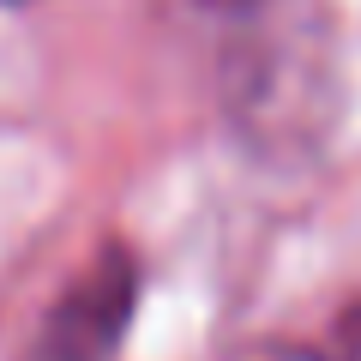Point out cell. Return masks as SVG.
<instances>
[{
    "label": "cell",
    "instance_id": "3957f363",
    "mask_svg": "<svg viewBox=\"0 0 361 361\" xmlns=\"http://www.w3.org/2000/svg\"><path fill=\"white\" fill-rule=\"evenodd\" d=\"M253 361H343V355H319V349H265Z\"/></svg>",
    "mask_w": 361,
    "mask_h": 361
},
{
    "label": "cell",
    "instance_id": "277c9868",
    "mask_svg": "<svg viewBox=\"0 0 361 361\" xmlns=\"http://www.w3.org/2000/svg\"><path fill=\"white\" fill-rule=\"evenodd\" d=\"M343 361H361V331H355V349H349V355H343Z\"/></svg>",
    "mask_w": 361,
    "mask_h": 361
},
{
    "label": "cell",
    "instance_id": "5b68a950",
    "mask_svg": "<svg viewBox=\"0 0 361 361\" xmlns=\"http://www.w3.org/2000/svg\"><path fill=\"white\" fill-rule=\"evenodd\" d=\"M13 6H25V0H13Z\"/></svg>",
    "mask_w": 361,
    "mask_h": 361
},
{
    "label": "cell",
    "instance_id": "6da1fadb",
    "mask_svg": "<svg viewBox=\"0 0 361 361\" xmlns=\"http://www.w3.org/2000/svg\"><path fill=\"white\" fill-rule=\"evenodd\" d=\"M217 85L235 133L271 163L313 157L337 103V42L319 0H259L217 25Z\"/></svg>",
    "mask_w": 361,
    "mask_h": 361
},
{
    "label": "cell",
    "instance_id": "7a4b0ae2",
    "mask_svg": "<svg viewBox=\"0 0 361 361\" xmlns=\"http://www.w3.org/2000/svg\"><path fill=\"white\" fill-rule=\"evenodd\" d=\"M139 307V259L127 247H103L90 271L54 301L42 325V361H115Z\"/></svg>",
    "mask_w": 361,
    "mask_h": 361
}]
</instances>
